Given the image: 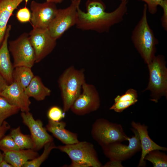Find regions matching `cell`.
<instances>
[{"label": "cell", "instance_id": "6da1fadb", "mask_svg": "<svg viewBox=\"0 0 167 167\" xmlns=\"http://www.w3.org/2000/svg\"><path fill=\"white\" fill-rule=\"evenodd\" d=\"M127 1H121L118 6L110 12L105 11L106 6L101 0H88L85 12L78 7L75 25L83 30H92L99 33L107 32L113 25L121 22L127 12Z\"/></svg>", "mask_w": 167, "mask_h": 167}, {"label": "cell", "instance_id": "ba28073f", "mask_svg": "<svg viewBox=\"0 0 167 167\" xmlns=\"http://www.w3.org/2000/svg\"><path fill=\"white\" fill-rule=\"evenodd\" d=\"M8 47L13 58L14 68L25 66L32 68L33 66L35 63V54L28 33H24L15 40L10 41Z\"/></svg>", "mask_w": 167, "mask_h": 167}, {"label": "cell", "instance_id": "e0dca14e", "mask_svg": "<svg viewBox=\"0 0 167 167\" xmlns=\"http://www.w3.org/2000/svg\"><path fill=\"white\" fill-rule=\"evenodd\" d=\"M66 123L63 121L55 122L49 120L46 128L47 131L65 145L79 142L77 134L66 129Z\"/></svg>", "mask_w": 167, "mask_h": 167}, {"label": "cell", "instance_id": "d6986e66", "mask_svg": "<svg viewBox=\"0 0 167 167\" xmlns=\"http://www.w3.org/2000/svg\"><path fill=\"white\" fill-rule=\"evenodd\" d=\"M23 0H0V47L3 41L9 20Z\"/></svg>", "mask_w": 167, "mask_h": 167}, {"label": "cell", "instance_id": "d590c367", "mask_svg": "<svg viewBox=\"0 0 167 167\" xmlns=\"http://www.w3.org/2000/svg\"><path fill=\"white\" fill-rule=\"evenodd\" d=\"M0 167H13V166L3 159L0 162Z\"/></svg>", "mask_w": 167, "mask_h": 167}, {"label": "cell", "instance_id": "7c38bea8", "mask_svg": "<svg viewBox=\"0 0 167 167\" xmlns=\"http://www.w3.org/2000/svg\"><path fill=\"white\" fill-rule=\"evenodd\" d=\"M30 8L33 28L41 29L48 28L58 9L54 3L46 2L41 3L34 0L31 2Z\"/></svg>", "mask_w": 167, "mask_h": 167}, {"label": "cell", "instance_id": "5bb4252c", "mask_svg": "<svg viewBox=\"0 0 167 167\" xmlns=\"http://www.w3.org/2000/svg\"><path fill=\"white\" fill-rule=\"evenodd\" d=\"M0 96L4 98L11 104L18 107L22 112H29L31 102L24 90L16 82L8 85L0 93Z\"/></svg>", "mask_w": 167, "mask_h": 167}, {"label": "cell", "instance_id": "d4e9b609", "mask_svg": "<svg viewBox=\"0 0 167 167\" xmlns=\"http://www.w3.org/2000/svg\"><path fill=\"white\" fill-rule=\"evenodd\" d=\"M144 160L151 162L154 167L167 166V156L159 150H154L150 152L145 157Z\"/></svg>", "mask_w": 167, "mask_h": 167}, {"label": "cell", "instance_id": "9c48e42d", "mask_svg": "<svg viewBox=\"0 0 167 167\" xmlns=\"http://www.w3.org/2000/svg\"><path fill=\"white\" fill-rule=\"evenodd\" d=\"M131 130L134 135L131 138L128 137V145L116 142L102 147L104 154L110 160L122 162L129 159L141 151L138 132L133 128Z\"/></svg>", "mask_w": 167, "mask_h": 167}, {"label": "cell", "instance_id": "d6a6232c", "mask_svg": "<svg viewBox=\"0 0 167 167\" xmlns=\"http://www.w3.org/2000/svg\"><path fill=\"white\" fill-rule=\"evenodd\" d=\"M10 127V124L6 121L0 125V140L5 135L6 133Z\"/></svg>", "mask_w": 167, "mask_h": 167}, {"label": "cell", "instance_id": "7402d4cb", "mask_svg": "<svg viewBox=\"0 0 167 167\" xmlns=\"http://www.w3.org/2000/svg\"><path fill=\"white\" fill-rule=\"evenodd\" d=\"M9 135L20 149H33V143L31 136L23 134L19 126L12 129Z\"/></svg>", "mask_w": 167, "mask_h": 167}, {"label": "cell", "instance_id": "5b68a950", "mask_svg": "<svg viewBox=\"0 0 167 167\" xmlns=\"http://www.w3.org/2000/svg\"><path fill=\"white\" fill-rule=\"evenodd\" d=\"M164 56H155L148 65L149 73L148 85L145 90L151 92V100L157 103L162 96L167 97V69Z\"/></svg>", "mask_w": 167, "mask_h": 167}, {"label": "cell", "instance_id": "3957f363", "mask_svg": "<svg viewBox=\"0 0 167 167\" xmlns=\"http://www.w3.org/2000/svg\"><path fill=\"white\" fill-rule=\"evenodd\" d=\"M84 72L83 69H78L71 66L65 70L58 78V83L65 113L70 109L81 92L82 85L86 82Z\"/></svg>", "mask_w": 167, "mask_h": 167}, {"label": "cell", "instance_id": "52a82bcc", "mask_svg": "<svg viewBox=\"0 0 167 167\" xmlns=\"http://www.w3.org/2000/svg\"><path fill=\"white\" fill-rule=\"evenodd\" d=\"M81 0H71L70 6L64 9H58L54 18L48 29L55 39L60 38L70 28L75 25L77 9Z\"/></svg>", "mask_w": 167, "mask_h": 167}, {"label": "cell", "instance_id": "44dd1931", "mask_svg": "<svg viewBox=\"0 0 167 167\" xmlns=\"http://www.w3.org/2000/svg\"><path fill=\"white\" fill-rule=\"evenodd\" d=\"M34 76L31 68L25 66L14 67L12 73L13 81L17 83L24 90Z\"/></svg>", "mask_w": 167, "mask_h": 167}, {"label": "cell", "instance_id": "4dcf8cb0", "mask_svg": "<svg viewBox=\"0 0 167 167\" xmlns=\"http://www.w3.org/2000/svg\"><path fill=\"white\" fill-rule=\"evenodd\" d=\"M146 2L147 10L152 14H155L157 11L158 5L161 6L167 0H140Z\"/></svg>", "mask_w": 167, "mask_h": 167}, {"label": "cell", "instance_id": "f35d334b", "mask_svg": "<svg viewBox=\"0 0 167 167\" xmlns=\"http://www.w3.org/2000/svg\"><path fill=\"white\" fill-rule=\"evenodd\" d=\"M121 0V1H124V0Z\"/></svg>", "mask_w": 167, "mask_h": 167}, {"label": "cell", "instance_id": "4fadbf2b", "mask_svg": "<svg viewBox=\"0 0 167 167\" xmlns=\"http://www.w3.org/2000/svg\"><path fill=\"white\" fill-rule=\"evenodd\" d=\"M21 116L23 123L29 130L33 143V149L36 151L40 150L46 143L53 141V137L48 134L41 120H35L29 112H22Z\"/></svg>", "mask_w": 167, "mask_h": 167}, {"label": "cell", "instance_id": "f546056e", "mask_svg": "<svg viewBox=\"0 0 167 167\" xmlns=\"http://www.w3.org/2000/svg\"><path fill=\"white\" fill-rule=\"evenodd\" d=\"M31 13L29 10L26 6L20 8L17 11L16 17L18 20L22 23L30 21Z\"/></svg>", "mask_w": 167, "mask_h": 167}, {"label": "cell", "instance_id": "484cf974", "mask_svg": "<svg viewBox=\"0 0 167 167\" xmlns=\"http://www.w3.org/2000/svg\"><path fill=\"white\" fill-rule=\"evenodd\" d=\"M20 149L10 135H5L0 140V150L3 152Z\"/></svg>", "mask_w": 167, "mask_h": 167}, {"label": "cell", "instance_id": "1f68e13d", "mask_svg": "<svg viewBox=\"0 0 167 167\" xmlns=\"http://www.w3.org/2000/svg\"><path fill=\"white\" fill-rule=\"evenodd\" d=\"M163 9V13L161 19V24L165 31L167 29V2H165L161 6Z\"/></svg>", "mask_w": 167, "mask_h": 167}, {"label": "cell", "instance_id": "cb8c5ba5", "mask_svg": "<svg viewBox=\"0 0 167 167\" xmlns=\"http://www.w3.org/2000/svg\"><path fill=\"white\" fill-rule=\"evenodd\" d=\"M19 110L18 107L11 104L0 96V125L5 119L17 114Z\"/></svg>", "mask_w": 167, "mask_h": 167}, {"label": "cell", "instance_id": "836d02e7", "mask_svg": "<svg viewBox=\"0 0 167 167\" xmlns=\"http://www.w3.org/2000/svg\"><path fill=\"white\" fill-rule=\"evenodd\" d=\"M102 167H123L122 164V162L114 160H110L107 162Z\"/></svg>", "mask_w": 167, "mask_h": 167}, {"label": "cell", "instance_id": "74e56055", "mask_svg": "<svg viewBox=\"0 0 167 167\" xmlns=\"http://www.w3.org/2000/svg\"><path fill=\"white\" fill-rule=\"evenodd\" d=\"M3 159V154L0 151V162Z\"/></svg>", "mask_w": 167, "mask_h": 167}, {"label": "cell", "instance_id": "8d00e7d4", "mask_svg": "<svg viewBox=\"0 0 167 167\" xmlns=\"http://www.w3.org/2000/svg\"><path fill=\"white\" fill-rule=\"evenodd\" d=\"M25 2L26 4L29 0H23ZM63 0H46V2H49L54 3L55 4L58 3H60L62 2Z\"/></svg>", "mask_w": 167, "mask_h": 167}, {"label": "cell", "instance_id": "277c9868", "mask_svg": "<svg viewBox=\"0 0 167 167\" xmlns=\"http://www.w3.org/2000/svg\"><path fill=\"white\" fill-rule=\"evenodd\" d=\"M61 151L66 154L71 162L70 167H101L94 145L86 141H79L71 144L57 146Z\"/></svg>", "mask_w": 167, "mask_h": 167}, {"label": "cell", "instance_id": "9a60e30c", "mask_svg": "<svg viewBox=\"0 0 167 167\" xmlns=\"http://www.w3.org/2000/svg\"><path fill=\"white\" fill-rule=\"evenodd\" d=\"M131 124L138 132L141 145V154L138 167H145L144 158L148 152L154 150L167 151V148L158 145L150 138L148 134V126L144 124H141L139 122L132 121Z\"/></svg>", "mask_w": 167, "mask_h": 167}, {"label": "cell", "instance_id": "f1b7e54d", "mask_svg": "<svg viewBox=\"0 0 167 167\" xmlns=\"http://www.w3.org/2000/svg\"><path fill=\"white\" fill-rule=\"evenodd\" d=\"M137 91L135 89L130 88L122 95L117 96L114 99V102L130 101L137 100Z\"/></svg>", "mask_w": 167, "mask_h": 167}, {"label": "cell", "instance_id": "e575fe53", "mask_svg": "<svg viewBox=\"0 0 167 167\" xmlns=\"http://www.w3.org/2000/svg\"><path fill=\"white\" fill-rule=\"evenodd\" d=\"M8 84L6 80L0 74V93L5 89Z\"/></svg>", "mask_w": 167, "mask_h": 167}, {"label": "cell", "instance_id": "ac0fdd59", "mask_svg": "<svg viewBox=\"0 0 167 167\" xmlns=\"http://www.w3.org/2000/svg\"><path fill=\"white\" fill-rule=\"evenodd\" d=\"M3 160L13 167H22L27 161L39 156V154L33 149H20L15 151L3 152Z\"/></svg>", "mask_w": 167, "mask_h": 167}, {"label": "cell", "instance_id": "83f0119b", "mask_svg": "<svg viewBox=\"0 0 167 167\" xmlns=\"http://www.w3.org/2000/svg\"><path fill=\"white\" fill-rule=\"evenodd\" d=\"M137 101L138 100L137 99L130 101L114 102L109 109L113 110L117 112L121 113L130 106L135 104Z\"/></svg>", "mask_w": 167, "mask_h": 167}, {"label": "cell", "instance_id": "ffe728a7", "mask_svg": "<svg viewBox=\"0 0 167 167\" xmlns=\"http://www.w3.org/2000/svg\"><path fill=\"white\" fill-rule=\"evenodd\" d=\"M24 91L28 97H33L37 101L44 100L50 95L51 92L44 85L38 76H34Z\"/></svg>", "mask_w": 167, "mask_h": 167}, {"label": "cell", "instance_id": "2e32d148", "mask_svg": "<svg viewBox=\"0 0 167 167\" xmlns=\"http://www.w3.org/2000/svg\"><path fill=\"white\" fill-rule=\"evenodd\" d=\"M11 27V25L7 26L3 41L0 47V74L8 84L13 82L12 73L14 67L11 60L8 45Z\"/></svg>", "mask_w": 167, "mask_h": 167}, {"label": "cell", "instance_id": "8fae6325", "mask_svg": "<svg viewBox=\"0 0 167 167\" xmlns=\"http://www.w3.org/2000/svg\"><path fill=\"white\" fill-rule=\"evenodd\" d=\"M28 35L35 52V63L39 62L49 54L56 45L57 40L51 36L48 29L33 28Z\"/></svg>", "mask_w": 167, "mask_h": 167}, {"label": "cell", "instance_id": "4316f807", "mask_svg": "<svg viewBox=\"0 0 167 167\" xmlns=\"http://www.w3.org/2000/svg\"><path fill=\"white\" fill-rule=\"evenodd\" d=\"M65 113L59 107L54 106L51 107L47 112V116L49 120L58 122L64 118Z\"/></svg>", "mask_w": 167, "mask_h": 167}, {"label": "cell", "instance_id": "8992f818", "mask_svg": "<svg viewBox=\"0 0 167 167\" xmlns=\"http://www.w3.org/2000/svg\"><path fill=\"white\" fill-rule=\"evenodd\" d=\"M91 135L101 147L114 142L127 141L128 137L121 124L104 118H98L94 122Z\"/></svg>", "mask_w": 167, "mask_h": 167}, {"label": "cell", "instance_id": "30bf717a", "mask_svg": "<svg viewBox=\"0 0 167 167\" xmlns=\"http://www.w3.org/2000/svg\"><path fill=\"white\" fill-rule=\"evenodd\" d=\"M100 105L99 94L93 84L85 82L82 91L70 110L75 114L83 116L97 110Z\"/></svg>", "mask_w": 167, "mask_h": 167}, {"label": "cell", "instance_id": "7a4b0ae2", "mask_svg": "<svg viewBox=\"0 0 167 167\" xmlns=\"http://www.w3.org/2000/svg\"><path fill=\"white\" fill-rule=\"evenodd\" d=\"M147 11V6L145 4L141 18L132 32L131 39L135 47L148 65L155 56L156 46L158 41L148 24Z\"/></svg>", "mask_w": 167, "mask_h": 167}, {"label": "cell", "instance_id": "603a6c76", "mask_svg": "<svg viewBox=\"0 0 167 167\" xmlns=\"http://www.w3.org/2000/svg\"><path fill=\"white\" fill-rule=\"evenodd\" d=\"M53 141L48 142L44 146L43 152L41 155L26 162L22 167H39L47 158L51 151L56 148Z\"/></svg>", "mask_w": 167, "mask_h": 167}]
</instances>
